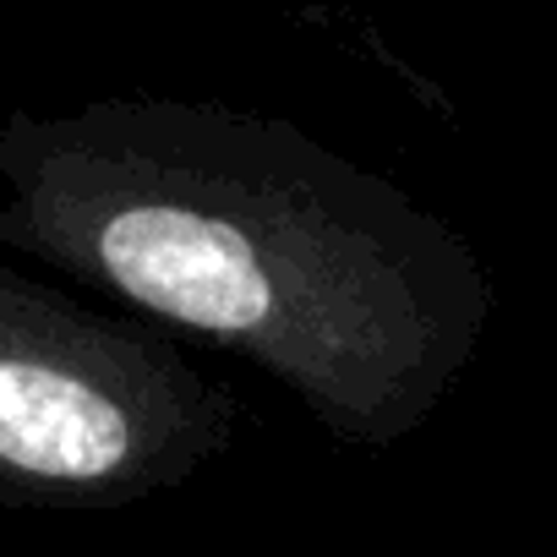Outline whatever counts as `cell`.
Segmentation results:
<instances>
[{"label": "cell", "instance_id": "6da1fadb", "mask_svg": "<svg viewBox=\"0 0 557 557\" xmlns=\"http://www.w3.org/2000/svg\"><path fill=\"white\" fill-rule=\"evenodd\" d=\"M88 257L121 296L170 323L224 339L285 334L290 278L251 224L219 208H197L186 197H132L94 230Z\"/></svg>", "mask_w": 557, "mask_h": 557}, {"label": "cell", "instance_id": "7a4b0ae2", "mask_svg": "<svg viewBox=\"0 0 557 557\" xmlns=\"http://www.w3.org/2000/svg\"><path fill=\"white\" fill-rule=\"evenodd\" d=\"M148 448L143 410L99 372L28 339L0 345V465L34 481L94 486Z\"/></svg>", "mask_w": 557, "mask_h": 557}]
</instances>
